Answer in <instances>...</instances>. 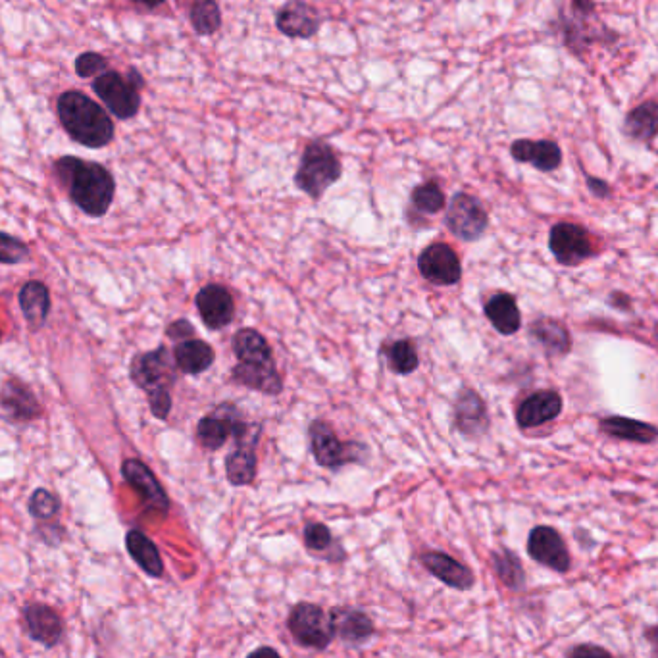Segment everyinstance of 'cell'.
Listing matches in <instances>:
<instances>
[{"label":"cell","instance_id":"19","mask_svg":"<svg viewBox=\"0 0 658 658\" xmlns=\"http://www.w3.org/2000/svg\"><path fill=\"white\" fill-rule=\"evenodd\" d=\"M329 616H331V622H333L335 637L341 639L345 645L358 647V645L366 643L368 639H372L374 633H376V626H374L372 618L360 608H331Z\"/></svg>","mask_w":658,"mask_h":658},{"label":"cell","instance_id":"38","mask_svg":"<svg viewBox=\"0 0 658 658\" xmlns=\"http://www.w3.org/2000/svg\"><path fill=\"white\" fill-rule=\"evenodd\" d=\"M412 204L424 214H437L445 208V193L435 181H428L412 191Z\"/></svg>","mask_w":658,"mask_h":658},{"label":"cell","instance_id":"33","mask_svg":"<svg viewBox=\"0 0 658 658\" xmlns=\"http://www.w3.org/2000/svg\"><path fill=\"white\" fill-rule=\"evenodd\" d=\"M491 566L499 582L510 591H524L526 589V570L520 557L510 549H499L491 553Z\"/></svg>","mask_w":658,"mask_h":658},{"label":"cell","instance_id":"32","mask_svg":"<svg viewBox=\"0 0 658 658\" xmlns=\"http://www.w3.org/2000/svg\"><path fill=\"white\" fill-rule=\"evenodd\" d=\"M624 133L637 143H651L658 135V102L635 106L624 120Z\"/></svg>","mask_w":658,"mask_h":658},{"label":"cell","instance_id":"9","mask_svg":"<svg viewBox=\"0 0 658 658\" xmlns=\"http://www.w3.org/2000/svg\"><path fill=\"white\" fill-rule=\"evenodd\" d=\"M122 476L127 485L141 497V503L147 512L162 518L170 512V497L166 489L143 460L139 458L124 460Z\"/></svg>","mask_w":658,"mask_h":658},{"label":"cell","instance_id":"46","mask_svg":"<svg viewBox=\"0 0 658 658\" xmlns=\"http://www.w3.org/2000/svg\"><path fill=\"white\" fill-rule=\"evenodd\" d=\"M643 635H645V639H647L649 645H651V657L658 658V624L651 626V628H647Z\"/></svg>","mask_w":658,"mask_h":658},{"label":"cell","instance_id":"4","mask_svg":"<svg viewBox=\"0 0 658 658\" xmlns=\"http://www.w3.org/2000/svg\"><path fill=\"white\" fill-rule=\"evenodd\" d=\"M343 166L337 154L326 143H310L306 147L301 166L295 174V185L310 199H320L329 187L339 181Z\"/></svg>","mask_w":658,"mask_h":658},{"label":"cell","instance_id":"22","mask_svg":"<svg viewBox=\"0 0 658 658\" xmlns=\"http://www.w3.org/2000/svg\"><path fill=\"white\" fill-rule=\"evenodd\" d=\"M510 154L522 164H532L539 172H555L562 164V151L555 141L518 139L512 143Z\"/></svg>","mask_w":658,"mask_h":658},{"label":"cell","instance_id":"10","mask_svg":"<svg viewBox=\"0 0 658 658\" xmlns=\"http://www.w3.org/2000/svg\"><path fill=\"white\" fill-rule=\"evenodd\" d=\"M445 224L458 239L478 241L487 231L489 216L476 197L468 193H456L447 208Z\"/></svg>","mask_w":658,"mask_h":658},{"label":"cell","instance_id":"39","mask_svg":"<svg viewBox=\"0 0 658 658\" xmlns=\"http://www.w3.org/2000/svg\"><path fill=\"white\" fill-rule=\"evenodd\" d=\"M29 258V247L22 239L0 231V264L6 266H14V264H22Z\"/></svg>","mask_w":658,"mask_h":658},{"label":"cell","instance_id":"12","mask_svg":"<svg viewBox=\"0 0 658 658\" xmlns=\"http://www.w3.org/2000/svg\"><path fill=\"white\" fill-rule=\"evenodd\" d=\"M528 555L537 564L557 574H568L572 570V557L568 545L560 532L551 526L533 528L528 535Z\"/></svg>","mask_w":658,"mask_h":658},{"label":"cell","instance_id":"5","mask_svg":"<svg viewBox=\"0 0 658 658\" xmlns=\"http://www.w3.org/2000/svg\"><path fill=\"white\" fill-rule=\"evenodd\" d=\"M287 630L297 645L304 649L326 651L335 639L329 612L314 603H297L287 618Z\"/></svg>","mask_w":658,"mask_h":658},{"label":"cell","instance_id":"37","mask_svg":"<svg viewBox=\"0 0 658 658\" xmlns=\"http://www.w3.org/2000/svg\"><path fill=\"white\" fill-rule=\"evenodd\" d=\"M191 24L201 35H212L222 26V14L214 0H199L191 10Z\"/></svg>","mask_w":658,"mask_h":658},{"label":"cell","instance_id":"49","mask_svg":"<svg viewBox=\"0 0 658 658\" xmlns=\"http://www.w3.org/2000/svg\"><path fill=\"white\" fill-rule=\"evenodd\" d=\"M0 341H2V331H0Z\"/></svg>","mask_w":658,"mask_h":658},{"label":"cell","instance_id":"21","mask_svg":"<svg viewBox=\"0 0 658 658\" xmlns=\"http://www.w3.org/2000/svg\"><path fill=\"white\" fill-rule=\"evenodd\" d=\"M455 426L468 437H480L489 430V412L476 391L464 389L456 397Z\"/></svg>","mask_w":658,"mask_h":658},{"label":"cell","instance_id":"13","mask_svg":"<svg viewBox=\"0 0 658 658\" xmlns=\"http://www.w3.org/2000/svg\"><path fill=\"white\" fill-rule=\"evenodd\" d=\"M258 426H249L247 422L233 435L237 447L226 458V474L231 485L243 487L251 485L256 478V443H258Z\"/></svg>","mask_w":658,"mask_h":658},{"label":"cell","instance_id":"25","mask_svg":"<svg viewBox=\"0 0 658 658\" xmlns=\"http://www.w3.org/2000/svg\"><path fill=\"white\" fill-rule=\"evenodd\" d=\"M530 337L547 356H566L572 351V333L555 318L539 316L530 324Z\"/></svg>","mask_w":658,"mask_h":658},{"label":"cell","instance_id":"17","mask_svg":"<svg viewBox=\"0 0 658 658\" xmlns=\"http://www.w3.org/2000/svg\"><path fill=\"white\" fill-rule=\"evenodd\" d=\"M420 562L433 578H437L451 589L470 591L476 585V576L472 568L443 551H426L420 555Z\"/></svg>","mask_w":658,"mask_h":658},{"label":"cell","instance_id":"29","mask_svg":"<svg viewBox=\"0 0 658 658\" xmlns=\"http://www.w3.org/2000/svg\"><path fill=\"white\" fill-rule=\"evenodd\" d=\"M485 316L491 326L501 335H514L522 328V314L516 299L510 293H497L493 295L485 306Z\"/></svg>","mask_w":658,"mask_h":658},{"label":"cell","instance_id":"1","mask_svg":"<svg viewBox=\"0 0 658 658\" xmlns=\"http://www.w3.org/2000/svg\"><path fill=\"white\" fill-rule=\"evenodd\" d=\"M54 176L68 189L70 201L91 218H102L114 201V176L97 162L62 156L52 166Z\"/></svg>","mask_w":658,"mask_h":658},{"label":"cell","instance_id":"40","mask_svg":"<svg viewBox=\"0 0 658 658\" xmlns=\"http://www.w3.org/2000/svg\"><path fill=\"white\" fill-rule=\"evenodd\" d=\"M108 68L106 58L97 52H85L76 60V72L79 77H91L104 74Z\"/></svg>","mask_w":658,"mask_h":658},{"label":"cell","instance_id":"30","mask_svg":"<svg viewBox=\"0 0 658 658\" xmlns=\"http://www.w3.org/2000/svg\"><path fill=\"white\" fill-rule=\"evenodd\" d=\"M318 26L316 10L304 2H291L279 10V31L289 37H310L318 31Z\"/></svg>","mask_w":658,"mask_h":658},{"label":"cell","instance_id":"48","mask_svg":"<svg viewBox=\"0 0 658 658\" xmlns=\"http://www.w3.org/2000/svg\"><path fill=\"white\" fill-rule=\"evenodd\" d=\"M133 2H139V4H145V6H149V8H156V6H160L164 0H133Z\"/></svg>","mask_w":658,"mask_h":658},{"label":"cell","instance_id":"15","mask_svg":"<svg viewBox=\"0 0 658 658\" xmlns=\"http://www.w3.org/2000/svg\"><path fill=\"white\" fill-rule=\"evenodd\" d=\"M0 408L14 422H33L43 416V406L26 381L12 376L0 387Z\"/></svg>","mask_w":658,"mask_h":658},{"label":"cell","instance_id":"41","mask_svg":"<svg viewBox=\"0 0 658 658\" xmlns=\"http://www.w3.org/2000/svg\"><path fill=\"white\" fill-rule=\"evenodd\" d=\"M35 535H37L45 545H49V547H60V545L66 541V537H68V533L64 530V526L58 524V522H54V520H51V522H37V526H35Z\"/></svg>","mask_w":658,"mask_h":658},{"label":"cell","instance_id":"31","mask_svg":"<svg viewBox=\"0 0 658 658\" xmlns=\"http://www.w3.org/2000/svg\"><path fill=\"white\" fill-rule=\"evenodd\" d=\"M233 353L241 364H274L272 349L262 333L245 328L233 337Z\"/></svg>","mask_w":658,"mask_h":658},{"label":"cell","instance_id":"35","mask_svg":"<svg viewBox=\"0 0 658 658\" xmlns=\"http://www.w3.org/2000/svg\"><path fill=\"white\" fill-rule=\"evenodd\" d=\"M387 362H389V368L401 376H408V374L416 372L420 366L418 351L412 345V341H408V339L395 341L387 347Z\"/></svg>","mask_w":658,"mask_h":658},{"label":"cell","instance_id":"3","mask_svg":"<svg viewBox=\"0 0 658 658\" xmlns=\"http://www.w3.org/2000/svg\"><path fill=\"white\" fill-rule=\"evenodd\" d=\"M176 360L166 347L133 356L129 378L149 397L151 412L158 420H166L172 410V387L176 383Z\"/></svg>","mask_w":658,"mask_h":658},{"label":"cell","instance_id":"36","mask_svg":"<svg viewBox=\"0 0 658 658\" xmlns=\"http://www.w3.org/2000/svg\"><path fill=\"white\" fill-rule=\"evenodd\" d=\"M27 510L37 522H51V520H56V516L60 514L62 503L49 489L39 487L31 493Z\"/></svg>","mask_w":658,"mask_h":658},{"label":"cell","instance_id":"45","mask_svg":"<svg viewBox=\"0 0 658 658\" xmlns=\"http://www.w3.org/2000/svg\"><path fill=\"white\" fill-rule=\"evenodd\" d=\"M608 304L614 306L616 310H622V312H630L632 310V297L626 295V293H620V291H614L608 295Z\"/></svg>","mask_w":658,"mask_h":658},{"label":"cell","instance_id":"43","mask_svg":"<svg viewBox=\"0 0 658 658\" xmlns=\"http://www.w3.org/2000/svg\"><path fill=\"white\" fill-rule=\"evenodd\" d=\"M193 333H195V329H193V326H191L187 320H178V322L170 324V328L166 329V335H168L170 339H174L176 343H178V341H183V339L193 337Z\"/></svg>","mask_w":658,"mask_h":658},{"label":"cell","instance_id":"42","mask_svg":"<svg viewBox=\"0 0 658 658\" xmlns=\"http://www.w3.org/2000/svg\"><path fill=\"white\" fill-rule=\"evenodd\" d=\"M566 658H614V655L595 643H578L566 651Z\"/></svg>","mask_w":658,"mask_h":658},{"label":"cell","instance_id":"20","mask_svg":"<svg viewBox=\"0 0 658 658\" xmlns=\"http://www.w3.org/2000/svg\"><path fill=\"white\" fill-rule=\"evenodd\" d=\"M195 303L206 328L222 329L233 322L235 304L226 287L216 283L206 285L199 291Z\"/></svg>","mask_w":658,"mask_h":658},{"label":"cell","instance_id":"44","mask_svg":"<svg viewBox=\"0 0 658 658\" xmlns=\"http://www.w3.org/2000/svg\"><path fill=\"white\" fill-rule=\"evenodd\" d=\"M585 181H587V189L591 191V195H593V197H597V199H608V197L612 195V189H610V185H608L605 179L587 176Z\"/></svg>","mask_w":658,"mask_h":658},{"label":"cell","instance_id":"14","mask_svg":"<svg viewBox=\"0 0 658 658\" xmlns=\"http://www.w3.org/2000/svg\"><path fill=\"white\" fill-rule=\"evenodd\" d=\"M418 270L433 285H455L462 278V266L455 251L445 243H433L418 256Z\"/></svg>","mask_w":658,"mask_h":658},{"label":"cell","instance_id":"26","mask_svg":"<svg viewBox=\"0 0 658 658\" xmlns=\"http://www.w3.org/2000/svg\"><path fill=\"white\" fill-rule=\"evenodd\" d=\"M233 381L245 385L264 395H278L283 389V380L279 378L276 362L274 364H237L233 370Z\"/></svg>","mask_w":658,"mask_h":658},{"label":"cell","instance_id":"8","mask_svg":"<svg viewBox=\"0 0 658 658\" xmlns=\"http://www.w3.org/2000/svg\"><path fill=\"white\" fill-rule=\"evenodd\" d=\"M308 437H310V449L314 460L322 468L339 470L345 464L360 462V449L364 447L358 443H341L333 428L324 420H314L310 424Z\"/></svg>","mask_w":658,"mask_h":658},{"label":"cell","instance_id":"24","mask_svg":"<svg viewBox=\"0 0 658 658\" xmlns=\"http://www.w3.org/2000/svg\"><path fill=\"white\" fill-rule=\"evenodd\" d=\"M18 303H20L29 329L31 331L43 329L51 314V289L39 279L27 281L20 289Z\"/></svg>","mask_w":658,"mask_h":658},{"label":"cell","instance_id":"2","mask_svg":"<svg viewBox=\"0 0 658 658\" xmlns=\"http://www.w3.org/2000/svg\"><path fill=\"white\" fill-rule=\"evenodd\" d=\"M58 120L66 133L87 149H102L114 139V124L97 102L79 91H66L56 102Z\"/></svg>","mask_w":658,"mask_h":658},{"label":"cell","instance_id":"47","mask_svg":"<svg viewBox=\"0 0 658 658\" xmlns=\"http://www.w3.org/2000/svg\"><path fill=\"white\" fill-rule=\"evenodd\" d=\"M247 658H283V657L279 655L276 649H272V647H258V649H254L253 653H249V657Z\"/></svg>","mask_w":658,"mask_h":658},{"label":"cell","instance_id":"7","mask_svg":"<svg viewBox=\"0 0 658 658\" xmlns=\"http://www.w3.org/2000/svg\"><path fill=\"white\" fill-rule=\"evenodd\" d=\"M137 83L141 85L139 74L126 79L118 72H104L95 79L93 89L116 118L129 120L139 112L141 106Z\"/></svg>","mask_w":658,"mask_h":658},{"label":"cell","instance_id":"23","mask_svg":"<svg viewBox=\"0 0 658 658\" xmlns=\"http://www.w3.org/2000/svg\"><path fill=\"white\" fill-rule=\"evenodd\" d=\"M599 431L605 433L610 439L637 443V445H651L658 441V428L628 416H605L599 420Z\"/></svg>","mask_w":658,"mask_h":658},{"label":"cell","instance_id":"27","mask_svg":"<svg viewBox=\"0 0 658 658\" xmlns=\"http://www.w3.org/2000/svg\"><path fill=\"white\" fill-rule=\"evenodd\" d=\"M126 549L131 560L151 578L164 576V560L149 535L141 530H129L126 533Z\"/></svg>","mask_w":658,"mask_h":658},{"label":"cell","instance_id":"34","mask_svg":"<svg viewBox=\"0 0 658 658\" xmlns=\"http://www.w3.org/2000/svg\"><path fill=\"white\" fill-rule=\"evenodd\" d=\"M304 545L310 551V555L324 557L329 562H341L345 558V555L333 553V549H341V547L333 539L328 526H324L320 522L306 524V528H304Z\"/></svg>","mask_w":658,"mask_h":658},{"label":"cell","instance_id":"18","mask_svg":"<svg viewBox=\"0 0 658 658\" xmlns=\"http://www.w3.org/2000/svg\"><path fill=\"white\" fill-rule=\"evenodd\" d=\"M239 410L233 405L218 406L212 414L204 416L197 426V437L199 443L208 451H218L228 443L229 437L235 435L237 428L241 426Z\"/></svg>","mask_w":658,"mask_h":658},{"label":"cell","instance_id":"6","mask_svg":"<svg viewBox=\"0 0 658 658\" xmlns=\"http://www.w3.org/2000/svg\"><path fill=\"white\" fill-rule=\"evenodd\" d=\"M549 251L553 253L558 264L566 268H576L589 258L597 256V247L589 229L572 222H558L551 228Z\"/></svg>","mask_w":658,"mask_h":658},{"label":"cell","instance_id":"28","mask_svg":"<svg viewBox=\"0 0 658 658\" xmlns=\"http://www.w3.org/2000/svg\"><path fill=\"white\" fill-rule=\"evenodd\" d=\"M214 349L201 339H183L174 347V360L179 372L189 376H199L214 364Z\"/></svg>","mask_w":658,"mask_h":658},{"label":"cell","instance_id":"16","mask_svg":"<svg viewBox=\"0 0 658 658\" xmlns=\"http://www.w3.org/2000/svg\"><path fill=\"white\" fill-rule=\"evenodd\" d=\"M562 397L555 389H543L526 397L516 408V422L522 430L541 428L562 414Z\"/></svg>","mask_w":658,"mask_h":658},{"label":"cell","instance_id":"11","mask_svg":"<svg viewBox=\"0 0 658 658\" xmlns=\"http://www.w3.org/2000/svg\"><path fill=\"white\" fill-rule=\"evenodd\" d=\"M22 624L27 637L45 649L58 647L66 635L62 614L47 603H27L22 608Z\"/></svg>","mask_w":658,"mask_h":658}]
</instances>
